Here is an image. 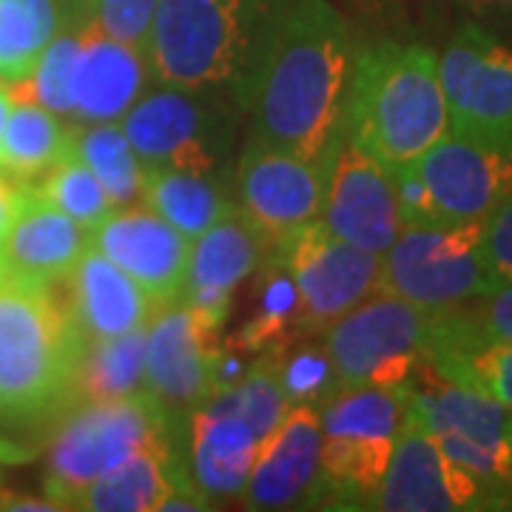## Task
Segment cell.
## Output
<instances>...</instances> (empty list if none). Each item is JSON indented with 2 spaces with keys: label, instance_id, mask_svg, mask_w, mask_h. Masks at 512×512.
Wrapping results in <instances>:
<instances>
[{
  "label": "cell",
  "instance_id": "obj_40",
  "mask_svg": "<svg viewBox=\"0 0 512 512\" xmlns=\"http://www.w3.org/2000/svg\"><path fill=\"white\" fill-rule=\"evenodd\" d=\"M26 188L29 185H20L0 174V242L6 237V231L12 228L15 217H18L20 202L26 197Z\"/></svg>",
  "mask_w": 512,
  "mask_h": 512
},
{
  "label": "cell",
  "instance_id": "obj_34",
  "mask_svg": "<svg viewBox=\"0 0 512 512\" xmlns=\"http://www.w3.org/2000/svg\"><path fill=\"white\" fill-rule=\"evenodd\" d=\"M427 365L447 382L473 387L512 410V342L430 356Z\"/></svg>",
  "mask_w": 512,
  "mask_h": 512
},
{
  "label": "cell",
  "instance_id": "obj_5",
  "mask_svg": "<svg viewBox=\"0 0 512 512\" xmlns=\"http://www.w3.org/2000/svg\"><path fill=\"white\" fill-rule=\"evenodd\" d=\"M185 419L168 413L148 390L106 402H74L49 436L46 498L60 510L80 487L137 453L177 458Z\"/></svg>",
  "mask_w": 512,
  "mask_h": 512
},
{
  "label": "cell",
  "instance_id": "obj_25",
  "mask_svg": "<svg viewBox=\"0 0 512 512\" xmlns=\"http://www.w3.org/2000/svg\"><path fill=\"white\" fill-rule=\"evenodd\" d=\"M143 205L185 239H197L234 208V200L222 191L220 177L177 168H146Z\"/></svg>",
  "mask_w": 512,
  "mask_h": 512
},
{
  "label": "cell",
  "instance_id": "obj_17",
  "mask_svg": "<svg viewBox=\"0 0 512 512\" xmlns=\"http://www.w3.org/2000/svg\"><path fill=\"white\" fill-rule=\"evenodd\" d=\"M92 248L131 276L157 308L183 296L191 239L146 205L111 211L92 231Z\"/></svg>",
  "mask_w": 512,
  "mask_h": 512
},
{
  "label": "cell",
  "instance_id": "obj_11",
  "mask_svg": "<svg viewBox=\"0 0 512 512\" xmlns=\"http://www.w3.org/2000/svg\"><path fill=\"white\" fill-rule=\"evenodd\" d=\"M430 367V365H427ZM433 370V367H430ZM410 410L433 433L441 453L478 481L501 487L512 481V410L473 387L410 376Z\"/></svg>",
  "mask_w": 512,
  "mask_h": 512
},
{
  "label": "cell",
  "instance_id": "obj_18",
  "mask_svg": "<svg viewBox=\"0 0 512 512\" xmlns=\"http://www.w3.org/2000/svg\"><path fill=\"white\" fill-rule=\"evenodd\" d=\"M322 424L316 404H291L282 424L259 444L239 495L245 510H288L308 507L313 487L319 481L322 458Z\"/></svg>",
  "mask_w": 512,
  "mask_h": 512
},
{
  "label": "cell",
  "instance_id": "obj_26",
  "mask_svg": "<svg viewBox=\"0 0 512 512\" xmlns=\"http://www.w3.org/2000/svg\"><path fill=\"white\" fill-rule=\"evenodd\" d=\"M146 390V330L86 339L74 365L72 404L123 399Z\"/></svg>",
  "mask_w": 512,
  "mask_h": 512
},
{
  "label": "cell",
  "instance_id": "obj_32",
  "mask_svg": "<svg viewBox=\"0 0 512 512\" xmlns=\"http://www.w3.org/2000/svg\"><path fill=\"white\" fill-rule=\"evenodd\" d=\"M202 404L211 407V410L239 416L254 430V436L262 444L282 424L285 413L291 410V399H288L282 379H279L276 353H271L262 362H256L254 367H248L239 376L237 384H231L228 390L211 393Z\"/></svg>",
  "mask_w": 512,
  "mask_h": 512
},
{
  "label": "cell",
  "instance_id": "obj_2",
  "mask_svg": "<svg viewBox=\"0 0 512 512\" xmlns=\"http://www.w3.org/2000/svg\"><path fill=\"white\" fill-rule=\"evenodd\" d=\"M342 128L387 174L416 163L450 131L439 57L393 40L365 49L353 63Z\"/></svg>",
  "mask_w": 512,
  "mask_h": 512
},
{
  "label": "cell",
  "instance_id": "obj_12",
  "mask_svg": "<svg viewBox=\"0 0 512 512\" xmlns=\"http://www.w3.org/2000/svg\"><path fill=\"white\" fill-rule=\"evenodd\" d=\"M501 495L495 487L470 476L441 453L433 433L407 410L396 436L382 481L367 510L387 512H453L495 507Z\"/></svg>",
  "mask_w": 512,
  "mask_h": 512
},
{
  "label": "cell",
  "instance_id": "obj_23",
  "mask_svg": "<svg viewBox=\"0 0 512 512\" xmlns=\"http://www.w3.org/2000/svg\"><path fill=\"white\" fill-rule=\"evenodd\" d=\"M63 282L69 288V311L86 339L146 330L157 313L154 299L92 245Z\"/></svg>",
  "mask_w": 512,
  "mask_h": 512
},
{
  "label": "cell",
  "instance_id": "obj_27",
  "mask_svg": "<svg viewBox=\"0 0 512 512\" xmlns=\"http://www.w3.org/2000/svg\"><path fill=\"white\" fill-rule=\"evenodd\" d=\"M316 410L328 439H396L410 410V390L407 384L342 387Z\"/></svg>",
  "mask_w": 512,
  "mask_h": 512
},
{
  "label": "cell",
  "instance_id": "obj_28",
  "mask_svg": "<svg viewBox=\"0 0 512 512\" xmlns=\"http://www.w3.org/2000/svg\"><path fill=\"white\" fill-rule=\"evenodd\" d=\"M69 151V131L49 109L15 100L0 140V174L20 185L37 183Z\"/></svg>",
  "mask_w": 512,
  "mask_h": 512
},
{
  "label": "cell",
  "instance_id": "obj_19",
  "mask_svg": "<svg viewBox=\"0 0 512 512\" xmlns=\"http://www.w3.org/2000/svg\"><path fill=\"white\" fill-rule=\"evenodd\" d=\"M268 256V242L237 205L200 237L191 239V254L185 268L183 299L200 313L202 322L214 330L222 328L231 293L239 282L256 274Z\"/></svg>",
  "mask_w": 512,
  "mask_h": 512
},
{
  "label": "cell",
  "instance_id": "obj_24",
  "mask_svg": "<svg viewBox=\"0 0 512 512\" xmlns=\"http://www.w3.org/2000/svg\"><path fill=\"white\" fill-rule=\"evenodd\" d=\"M191 484L177 458L137 453L89 481L66 501V510L86 512H154L180 487Z\"/></svg>",
  "mask_w": 512,
  "mask_h": 512
},
{
  "label": "cell",
  "instance_id": "obj_10",
  "mask_svg": "<svg viewBox=\"0 0 512 512\" xmlns=\"http://www.w3.org/2000/svg\"><path fill=\"white\" fill-rule=\"evenodd\" d=\"M268 254L291 274L299 330L325 333L350 308L379 291L382 254L333 237L319 220L302 225Z\"/></svg>",
  "mask_w": 512,
  "mask_h": 512
},
{
  "label": "cell",
  "instance_id": "obj_1",
  "mask_svg": "<svg viewBox=\"0 0 512 512\" xmlns=\"http://www.w3.org/2000/svg\"><path fill=\"white\" fill-rule=\"evenodd\" d=\"M353 63L348 23L328 0H285L242 100L248 143L325 160L342 134Z\"/></svg>",
  "mask_w": 512,
  "mask_h": 512
},
{
  "label": "cell",
  "instance_id": "obj_9",
  "mask_svg": "<svg viewBox=\"0 0 512 512\" xmlns=\"http://www.w3.org/2000/svg\"><path fill=\"white\" fill-rule=\"evenodd\" d=\"M450 134L512 151V49L476 23H464L439 55Z\"/></svg>",
  "mask_w": 512,
  "mask_h": 512
},
{
  "label": "cell",
  "instance_id": "obj_20",
  "mask_svg": "<svg viewBox=\"0 0 512 512\" xmlns=\"http://www.w3.org/2000/svg\"><path fill=\"white\" fill-rule=\"evenodd\" d=\"M151 74L148 57L97 29L94 20L77 26V57L69 94L80 123H117L143 94Z\"/></svg>",
  "mask_w": 512,
  "mask_h": 512
},
{
  "label": "cell",
  "instance_id": "obj_7",
  "mask_svg": "<svg viewBox=\"0 0 512 512\" xmlns=\"http://www.w3.org/2000/svg\"><path fill=\"white\" fill-rule=\"evenodd\" d=\"M481 222L402 228L396 242L382 254L379 291L430 313L495 291L498 285L481 251Z\"/></svg>",
  "mask_w": 512,
  "mask_h": 512
},
{
  "label": "cell",
  "instance_id": "obj_4",
  "mask_svg": "<svg viewBox=\"0 0 512 512\" xmlns=\"http://www.w3.org/2000/svg\"><path fill=\"white\" fill-rule=\"evenodd\" d=\"M83 342L55 285L0 268V419L23 424L66 410Z\"/></svg>",
  "mask_w": 512,
  "mask_h": 512
},
{
  "label": "cell",
  "instance_id": "obj_33",
  "mask_svg": "<svg viewBox=\"0 0 512 512\" xmlns=\"http://www.w3.org/2000/svg\"><path fill=\"white\" fill-rule=\"evenodd\" d=\"M32 188L66 217L80 222L86 231H94L114 211L109 194L103 191L92 168L72 151H66L63 160H57L37 183H32Z\"/></svg>",
  "mask_w": 512,
  "mask_h": 512
},
{
  "label": "cell",
  "instance_id": "obj_13",
  "mask_svg": "<svg viewBox=\"0 0 512 512\" xmlns=\"http://www.w3.org/2000/svg\"><path fill=\"white\" fill-rule=\"evenodd\" d=\"M325 160L245 143L234 171V205L268 242V251L319 220Z\"/></svg>",
  "mask_w": 512,
  "mask_h": 512
},
{
  "label": "cell",
  "instance_id": "obj_41",
  "mask_svg": "<svg viewBox=\"0 0 512 512\" xmlns=\"http://www.w3.org/2000/svg\"><path fill=\"white\" fill-rule=\"evenodd\" d=\"M26 458H29V450H23L15 441L0 436V464H20V461H26Z\"/></svg>",
  "mask_w": 512,
  "mask_h": 512
},
{
  "label": "cell",
  "instance_id": "obj_14",
  "mask_svg": "<svg viewBox=\"0 0 512 512\" xmlns=\"http://www.w3.org/2000/svg\"><path fill=\"white\" fill-rule=\"evenodd\" d=\"M319 222L333 237L376 254H384L404 228L390 174L350 143L345 128L325 157Z\"/></svg>",
  "mask_w": 512,
  "mask_h": 512
},
{
  "label": "cell",
  "instance_id": "obj_35",
  "mask_svg": "<svg viewBox=\"0 0 512 512\" xmlns=\"http://www.w3.org/2000/svg\"><path fill=\"white\" fill-rule=\"evenodd\" d=\"M77 57V29L57 32L43 55L37 60L29 77L9 83L12 100H26L49 109L57 117H72V94H69V80H72V66Z\"/></svg>",
  "mask_w": 512,
  "mask_h": 512
},
{
  "label": "cell",
  "instance_id": "obj_31",
  "mask_svg": "<svg viewBox=\"0 0 512 512\" xmlns=\"http://www.w3.org/2000/svg\"><path fill=\"white\" fill-rule=\"evenodd\" d=\"M60 20V0H0V80L29 77Z\"/></svg>",
  "mask_w": 512,
  "mask_h": 512
},
{
  "label": "cell",
  "instance_id": "obj_43",
  "mask_svg": "<svg viewBox=\"0 0 512 512\" xmlns=\"http://www.w3.org/2000/svg\"><path fill=\"white\" fill-rule=\"evenodd\" d=\"M15 106L12 92H9V83L0 80V140H3V131H6V120H9V111Z\"/></svg>",
  "mask_w": 512,
  "mask_h": 512
},
{
  "label": "cell",
  "instance_id": "obj_15",
  "mask_svg": "<svg viewBox=\"0 0 512 512\" xmlns=\"http://www.w3.org/2000/svg\"><path fill=\"white\" fill-rule=\"evenodd\" d=\"M217 333L183 296L151 316L146 328V390L168 413L185 419L211 396Z\"/></svg>",
  "mask_w": 512,
  "mask_h": 512
},
{
  "label": "cell",
  "instance_id": "obj_36",
  "mask_svg": "<svg viewBox=\"0 0 512 512\" xmlns=\"http://www.w3.org/2000/svg\"><path fill=\"white\" fill-rule=\"evenodd\" d=\"M83 6L100 32L146 55L157 0H83Z\"/></svg>",
  "mask_w": 512,
  "mask_h": 512
},
{
  "label": "cell",
  "instance_id": "obj_3",
  "mask_svg": "<svg viewBox=\"0 0 512 512\" xmlns=\"http://www.w3.org/2000/svg\"><path fill=\"white\" fill-rule=\"evenodd\" d=\"M285 0H157L148 66L157 83L245 100ZM245 111V109H242Z\"/></svg>",
  "mask_w": 512,
  "mask_h": 512
},
{
  "label": "cell",
  "instance_id": "obj_39",
  "mask_svg": "<svg viewBox=\"0 0 512 512\" xmlns=\"http://www.w3.org/2000/svg\"><path fill=\"white\" fill-rule=\"evenodd\" d=\"M390 180H393V191H396L399 217H402L404 228L407 225H439L430 194H427V188L419 180L413 165H404L399 171H393Z\"/></svg>",
  "mask_w": 512,
  "mask_h": 512
},
{
  "label": "cell",
  "instance_id": "obj_29",
  "mask_svg": "<svg viewBox=\"0 0 512 512\" xmlns=\"http://www.w3.org/2000/svg\"><path fill=\"white\" fill-rule=\"evenodd\" d=\"M69 151L92 168L114 211L143 205L146 168L137 160L120 123H86L69 131Z\"/></svg>",
  "mask_w": 512,
  "mask_h": 512
},
{
  "label": "cell",
  "instance_id": "obj_8",
  "mask_svg": "<svg viewBox=\"0 0 512 512\" xmlns=\"http://www.w3.org/2000/svg\"><path fill=\"white\" fill-rule=\"evenodd\" d=\"M433 313L393 293L376 291L336 319L325 333L333 393L342 387H399L427 362Z\"/></svg>",
  "mask_w": 512,
  "mask_h": 512
},
{
  "label": "cell",
  "instance_id": "obj_30",
  "mask_svg": "<svg viewBox=\"0 0 512 512\" xmlns=\"http://www.w3.org/2000/svg\"><path fill=\"white\" fill-rule=\"evenodd\" d=\"M495 342H512V279L478 299L433 313L427 359Z\"/></svg>",
  "mask_w": 512,
  "mask_h": 512
},
{
  "label": "cell",
  "instance_id": "obj_37",
  "mask_svg": "<svg viewBox=\"0 0 512 512\" xmlns=\"http://www.w3.org/2000/svg\"><path fill=\"white\" fill-rule=\"evenodd\" d=\"M276 362H279V379L291 404H319L333 393V370L325 348H305L293 353L291 359H282L276 353Z\"/></svg>",
  "mask_w": 512,
  "mask_h": 512
},
{
  "label": "cell",
  "instance_id": "obj_22",
  "mask_svg": "<svg viewBox=\"0 0 512 512\" xmlns=\"http://www.w3.org/2000/svg\"><path fill=\"white\" fill-rule=\"evenodd\" d=\"M185 473L194 490L214 507L239 498L251 476L259 439L234 413L194 407L185 416Z\"/></svg>",
  "mask_w": 512,
  "mask_h": 512
},
{
  "label": "cell",
  "instance_id": "obj_16",
  "mask_svg": "<svg viewBox=\"0 0 512 512\" xmlns=\"http://www.w3.org/2000/svg\"><path fill=\"white\" fill-rule=\"evenodd\" d=\"M439 222H481L512 191V151L444 134L413 163Z\"/></svg>",
  "mask_w": 512,
  "mask_h": 512
},
{
  "label": "cell",
  "instance_id": "obj_42",
  "mask_svg": "<svg viewBox=\"0 0 512 512\" xmlns=\"http://www.w3.org/2000/svg\"><path fill=\"white\" fill-rule=\"evenodd\" d=\"M476 12H512V0H461Z\"/></svg>",
  "mask_w": 512,
  "mask_h": 512
},
{
  "label": "cell",
  "instance_id": "obj_21",
  "mask_svg": "<svg viewBox=\"0 0 512 512\" xmlns=\"http://www.w3.org/2000/svg\"><path fill=\"white\" fill-rule=\"evenodd\" d=\"M89 245L92 231L66 217L29 185L18 217L0 242V268L23 279L57 285L72 274Z\"/></svg>",
  "mask_w": 512,
  "mask_h": 512
},
{
  "label": "cell",
  "instance_id": "obj_6",
  "mask_svg": "<svg viewBox=\"0 0 512 512\" xmlns=\"http://www.w3.org/2000/svg\"><path fill=\"white\" fill-rule=\"evenodd\" d=\"M234 97L160 83L120 117L143 168H177L220 177L237 131Z\"/></svg>",
  "mask_w": 512,
  "mask_h": 512
},
{
  "label": "cell",
  "instance_id": "obj_38",
  "mask_svg": "<svg viewBox=\"0 0 512 512\" xmlns=\"http://www.w3.org/2000/svg\"><path fill=\"white\" fill-rule=\"evenodd\" d=\"M481 251L495 285L512 279V191L481 222Z\"/></svg>",
  "mask_w": 512,
  "mask_h": 512
}]
</instances>
